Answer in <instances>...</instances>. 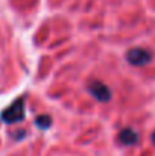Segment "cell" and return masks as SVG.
Returning <instances> with one entry per match:
<instances>
[{"label": "cell", "mask_w": 155, "mask_h": 156, "mask_svg": "<svg viewBox=\"0 0 155 156\" xmlns=\"http://www.w3.org/2000/svg\"><path fill=\"white\" fill-rule=\"evenodd\" d=\"M23 118H24V100L23 99H17L11 106H8L2 112V120L8 124L18 123Z\"/></svg>", "instance_id": "1"}, {"label": "cell", "mask_w": 155, "mask_h": 156, "mask_svg": "<svg viewBox=\"0 0 155 156\" xmlns=\"http://www.w3.org/2000/svg\"><path fill=\"white\" fill-rule=\"evenodd\" d=\"M126 61L134 67H145L152 61V53L143 47H134L126 53Z\"/></svg>", "instance_id": "2"}, {"label": "cell", "mask_w": 155, "mask_h": 156, "mask_svg": "<svg viewBox=\"0 0 155 156\" xmlns=\"http://www.w3.org/2000/svg\"><path fill=\"white\" fill-rule=\"evenodd\" d=\"M87 90H88V93L98 102L105 103V102H109L111 100V90H109V87L105 85L101 80H91V82H88Z\"/></svg>", "instance_id": "3"}, {"label": "cell", "mask_w": 155, "mask_h": 156, "mask_svg": "<svg viewBox=\"0 0 155 156\" xmlns=\"http://www.w3.org/2000/svg\"><path fill=\"white\" fill-rule=\"evenodd\" d=\"M119 141L125 146H134L137 141H138V133L131 129V127H126V129H122L120 133H119Z\"/></svg>", "instance_id": "4"}, {"label": "cell", "mask_w": 155, "mask_h": 156, "mask_svg": "<svg viewBox=\"0 0 155 156\" xmlns=\"http://www.w3.org/2000/svg\"><path fill=\"white\" fill-rule=\"evenodd\" d=\"M35 123H37V126H38L40 129H47V127H50L52 118L49 115H40V117L35 120Z\"/></svg>", "instance_id": "5"}, {"label": "cell", "mask_w": 155, "mask_h": 156, "mask_svg": "<svg viewBox=\"0 0 155 156\" xmlns=\"http://www.w3.org/2000/svg\"><path fill=\"white\" fill-rule=\"evenodd\" d=\"M152 143H154V144H155V132H154V133H152Z\"/></svg>", "instance_id": "6"}]
</instances>
